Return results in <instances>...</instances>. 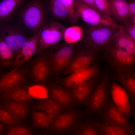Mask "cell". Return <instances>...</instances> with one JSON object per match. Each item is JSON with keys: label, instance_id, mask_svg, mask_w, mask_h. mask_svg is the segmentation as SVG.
Here are the masks:
<instances>
[{"label": "cell", "instance_id": "obj_1", "mask_svg": "<svg viewBox=\"0 0 135 135\" xmlns=\"http://www.w3.org/2000/svg\"><path fill=\"white\" fill-rule=\"evenodd\" d=\"M119 30L106 26L86 24L83 40L95 50L104 49L110 45Z\"/></svg>", "mask_w": 135, "mask_h": 135}, {"label": "cell", "instance_id": "obj_2", "mask_svg": "<svg viewBox=\"0 0 135 135\" xmlns=\"http://www.w3.org/2000/svg\"><path fill=\"white\" fill-rule=\"evenodd\" d=\"M45 11L40 0H31L23 6L20 17L24 26L34 34L39 32L45 23Z\"/></svg>", "mask_w": 135, "mask_h": 135}, {"label": "cell", "instance_id": "obj_3", "mask_svg": "<svg viewBox=\"0 0 135 135\" xmlns=\"http://www.w3.org/2000/svg\"><path fill=\"white\" fill-rule=\"evenodd\" d=\"M98 117L102 123L120 127L135 135V124L130 122L110 97L106 100Z\"/></svg>", "mask_w": 135, "mask_h": 135}, {"label": "cell", "instance_id": "obj_4", "mask_svg": "<svg viewBox=\"0 0 135 135\" xmlns=\"http://www.w3.org/2000/svg\"><path fill=\"white\" fill-rule=\"evenodd\" d=\"M110 90L107 71L104 74L100 82L92 94L85 106L84 114L98 117L108 98Z\"/></svg>", "mask_w": 135, "mask_h": 135}, {"label": "cell", "instance_id": "obj_5", "mask_svg": "<svg viewBox=\"0 0 135 135\" xmlns=\"http://www.w3.org/2000/svg\"><path fill=\"white\" fill-rule=\"evenodd\" d=\"M84 112L72 109L57 116L46 130L49 133L60 134L72 132L82 121Z\"/></svg>", "mask_w": 135, "mask_h": 135}, {"label": "cell", "instance_id": "obj_6", "mask_svg": "<svg viewBox=\"0 0 135 135\" xmlns=\"http://www.w3.org/2000/svg\"><path fill=\"white\" fill-rule=\"evenodd\" d=\"M74 1L76 14L86 24L90 26H104L112 27L119 30L125 29V26L116 23L110 17H107L88 8L80 0Z\"/></svg>", "mask_w": 135, "mask_h": 135}, {"label": "cell", "instance_id": "obj_7", "mask_svg": "<svg viewBox=\"0 0 135 135\" xmlns=\"http://www.w3.org/2000/svg\"><path fill=\"white\" fill-rule=\"evenodd\" d=\"M86 44V46L79 47L74 51L69 63L62 72L63 75L68 76L93 64L96 57V50Z\"/></svg>", "mask_w": 135, "mask_h": 135}, {"label": "cell", "instance_id": "obj_8", "mask_svg": "<svg viewBox=\"0 0 135 135\" xmlns=\"http://www.w3.org/2000/svg\"><path fill=\"white\" fill-rule=\"evenodd\" d=\"M66 28L65 25L56 21L44 24L41 30L36 52L40 53L57 45L63 38Z\"/></svg>", "mask_w": 135, "mask_h": 135}, {"label": "cell", "instance_id": "obj_9", "mask_svg": "<svg viewBox=\"0 0 135 135\" xmlns=\"http://www.w3.org/2000/svg\"><path fill=\"white\" fill-rule=\"evenodd\" d=\"M75 44L64 42L58 46L54 52L50 51L49 76L54 77L62 72L72 58Z\"/></svg>", "mask_w": 135, "mask_h": 135}, {"label": "cell", "instance_id": "obj_10", "mask_svg": "<svg viewBox=\"0 0 135 135\" xmlns=\"http://www.w3.org/2000/svg\"><path fill=\"white\" fill-rule=\"evenodd\" d=\"M47 50L38 54L32 60L30 68L32 78L39 84L44 83L49 75L51 52Z\"/></svg>", "mask_w": 135, "mask_h": 135}, {"label": "cell", "instance_id": "obj_11", "mask_svg": "<svg viewBox=\"0 0 135 135\" xmlns=\"http://www.w3.org/2000/svg\"><path fill=\"white\" fill-rule=\"evenodd\" d=\"M114 80L119 83L126 92L130 101L131 112L135 120V75L132 70H115L113 75Z\"/></svg>", "mask_w": 135, "mask_h": 135}, {"label": "cell", "instance_id": "obj_12", "mask_svg": "<svg viewBox=\"0 0 135 135\" xmlns=\"http://www.w3.org/2000/svg\"><path fill=\"white\" fill-rule=\"evenodd\" d=\"M98 73L88 80L77 85L70 90L74 106H85L94 90L98 83Z\"/></svg>", "mask_w": 135, "mask_h": 135}, {"label": "cell", "instance_id": "obj_13", "mask_svg": "<svg viewBox=\"0 0 135 135\" xmlns=\"http://www.w3.org/2000/svg\"><path fill=\"white\" fill-rule=\"evenodd\" d=\"M41 30L32 36L27 39L16 54L13 66L20 67L30 59L37 51Z\"/></svg>", "mask_w": 135, "mask_h": 135}, {"label": "cell", "instance_id": "obj_14", "mask_svg": "<svg viewBox=\"0 0 135 135\" xmlns=\"http://www.w3.org/2000/svg\"><path fill=\"white\" fill-rule=\"evenodd\" d=\"M0 36L16 54L27 39L20 30L10 25L0 26Z\"/></svg>", "mask_w": 135, "mask_h": 135}, {"label": "cell", "instance_id": "obj_15", "mask_svg": "<svg viewBox=\"0 0 135 135\" xmlns=\"http://www.w3.org/2000/svg\"><path fill=\"white\" fill-rule=\"evenodd\" d=\"M109 61L115 70H132L135 57L114 46L110 51Z\"/></svg>", "mask_w": 135, "mask_h": 135}, {"label": "cell", "instance_id": "obj_16", "mask_svg": "<svg viewBox=\"0 0 135 135\" xmlns=\"http://www.w3.org/2000/svg\"><path fill=\"white\" fill-rule=\"evenodd\" d=\"M98 66L93 64L90 67L66 76L63 80L64 88L70 90L74 86L88 80L98 73Z\"/></svg>", "mask_w": 135, "mask_h": 135}, {"label": "cell", "instance_id": "obj_17", "mask_svg": "<svg viewBox=\"0 0 135 135\" xmlns=\"http://www.w3.org/2000/svg\"><path fill=\"white\" fill-rule=\"evenodd\" d=\"M26 72L20 67H16L3 75L0 78V92L15 87L23 85Z\"/></svg>", "mask_w": 135, "mask_h": 135}, {"label": "cell", "instance_id": "obj_18", "mask_svg": "<svg viewBox=\"0 0 135 135\" xmlns=\"http://www.w3.org/2000/svg\"><path fill=\"white\" fill-rule=\"evenodd\" d=\"M112 16L126 25L132 24L129 12L128 2L124 0H110Z\"/></svg>", "mask_w": 135, "mask_h": 135}, {"label": "cell", "instance_id": "obj_19", "mask_svg": "<svg viewBox=\"0 0 135 135\" xmlns=\"http://www.w3.org/2000/svg\"><path fill=\"white\" fill-rule=\"evenodd\" d=\"M1 103L2 108L9 112L20 122L26 118L28 110L26 103L7 99H3Z\"/></svg>", "mask_w": 135, "mask_h": 135}, {"label": "cell", "instance_id": "obj_20", "mask_svg": "<svg viewBox=\"0 0 135 135\" xmlns=\"http://www.w3.org/2000/svg\"><path fill=\"white\" fill-rule=\"evenodd\" d=\"M82 120L73 132L74 135H103L98 119L90 116Z\"/></svg>", "mask_w": 135, "mask_h": 135}, {"label": "cell", "instance_id": "obj_21", "mask_svg": "<svg viewBox=\"0 0 135 135\" xmlns=\"http://www.w3.org/2000/svg\"><path fill=\"white\" fill-rule=\"evenodd\" d=\"M0 98L26 103L30 101L32 98L28 88L23 85L14 87L0 92Z\"/></svg>", "mask_w": 135, "mask_h": 135}, {"label": "cell", "instance_id": "obj_22", "mask_svg": "<svg viewBox=\"0 0 135 135\" xmlns=\"http://www.w3.org/2000/svg\"><path fill=\"white\" fill-rule=\"evenodd\" d=\"M113 42L114 46L135 57V42L130 38L125 28L118 31Z\"/></svg>", "mask_w": 135, "mask_h": 135}, {"label": "cell", "instance_id": "obj_23", "mask_svg": "<svg viewBox=\"0 0 135 135\" xmlns=\"http://www.w3.org/2000/svg\"><path fill=\"white\" fill-rule=\"evenodd\" d=\"M50 96L52 100L66 110L72 109L74 106L70 94L64 88L54 87L49 90Z\"/></svg>", "mask_w": 135, "mask_h": 135}, {"label": "cell", "instance_id": "obj_24", "mask_svg": "<svg viewBox=\"0 0 135 135\" xmlns=\"http://www.w3.org/2000/svg\"><path fill=\"white\" fill-rule=\"evenodd\" d=\"M34 110L44 112L55 117L66 110L52 99H42L37 102L34 107Z\"/></svg>", "mask_w": 135, "mask_h": 135}, {"label": "cell", "instance_id": "obj_25", "mask_svg": "<svg viewBox=\"0 0 135 135\" xmlns=\"http://www.w3.org/2000/svg\"><path fill=\"white\" fill-rule=\"evenodd\" d=\"M22 0H3L0 1V22L8 20L24 3Z\"/></svg>", "mask_w": 135, "mask_h": 135}, {"label": "cell", "instance_id": "obj_26", "mask_svg": "<svg viewBox=\"0 0 135 135\" xmlns=\"http://www.w3.org/2000/svg\"><path fill=\"white\" fill-rule=\"evenodd\" d=\"M32 124L37 128H47L50 125L56 117L46 113L34 110L31 114Z\"/></svg>", "mask_w": 135, "mask_h": 135}, {"label": "cell", "instance_id": "obj_27", "mask_svg": "<svg viewBox=\"0 0 135 135\" xmlns=\"http://www.w3.org/2000/svg\"><path fill=\"white\" fill-rule=\"evenodd\" d=\"M83 34L82 28L80 26L73 25L65 28L63 39L65 43L69 44H76L82 38Z\"/></svg>", "mask_w": 135, "mask_h": 135}, {"label": "cell", "instance_id": "obj_28", "mask_svg": "<svg viewBox=\"0 0 135 135\" xmlns=\"http://www.w3.org/2000/svg\"><path fill=\"white\" fill-rule=\"evenodd\" d=\"M49 8L54 18L58 20L68 21L65 7L61 0H51L49 2Z\"/></svg>", "mask_w": 135, "mask_h": 135}, {"label": "cell", "instance_id": "obj_29", "mask_svg": "<svg viewBox=\"0 0 135 135\" xmlns=\"http://www.w3.org/2000/svg\"><path fill=\"white\" fill-rule=\"evenodd\" d=\"M14 54V52L0 36V62L1 64L7 66L13 63Z\"/></svg>", "mask_w": 135, "mask_h": 135}, {"label": "cell", "instance_id": "obj_30", "mask_svg": "<svg viewBox=\"0 0 135 135\" xmlns=\"http://www.w3.org/2000/svg\"><path fill=\"white\" fill-rule=\"evenodd\" d=\"M99 124L103 135H132L123 129L118 126L104 124L99 120Z\"/></svg>", "mask_w": 135, "mask_h": 135}, {"label": "cell", "instance_id": "obj_31", "mask_svg": "<svg viewBox=\"0 0 135 135\" xmlns=\"http://www.w3.org/2000/svg\"><path fill=\"white\" fill-rule=\"evenodd\" d=\"M67 12L68 21L72 25L76 24L81 19L76 15L73 0H61Z\"/></svg>", "mask_w": 135, "mask_h": 135}, {"label": "cell", "instance_id": "obj_32", "mask_svg": "<svg viewBox=\"0 0 135 135\" xmlns=\"http://www.w3.org/2000/svg\"><path fill=\"white\" fill-rule=\"evenodd\" d=\"M6 135H35L29 127L20 124L9 127Z\"/></svg>", "mask_w": 135, "mask_h": 135}, {"label": "cell", "instance_id": "obj_33", "mask_svg": "<svg viewBox=\"0 0 135 135\" xmlns=\"http://www.w3.org/2000/svg\"><path fill=\"white\" fill-rule=\"evenodd\" d=\"M0 121L8 127L19 124L20 123L8 111L0 107Z\"/></svg>", "mask_w": 135, "mask_h": 135}, {"label": "cell", "instance_id": "obj_34", "mask_svg": "<svg viewBox=\"0 0 135 135\" xmlns=\"http://www.w3.org/2000/svg\"><path fill=\"white\" fill-rule=\"evenodd\" d=\"M100 13L107 17L112 16L110 0H94Z\"/></svg>", "mask_w": 135, "mask_h": 135}, {"label": "cell", "instance_id": "obj_35", "mask_svg": "<svg viewBox=\"0 0 135 135\" xmlns=\"http://www.w3.org/2000/svg\"><path fill=\"white\" fill-rule=\"evenodd\" d=\"M29 94L32 98H45L46 90L43 87L40 85L32 86L28 88Z\"/></svg>", "mask_w": 135, "mask_h": 135}, {"label": "cell", "instance_id": "obj_36", "mask_svg": "<svg viewBox=\"0 0 135 135\" xmlns=\"http://www.w3.org/2000/svg\"><path fill=\"white\" fill-rule=\"evenodd\" d=\"M125 27L128 36L134 42H135V24H126Z\"/></svg>", "mask_w": 135, "mask_h": 135}, {"label": "cell", "instance_id": "obj_37", "mask_svg": "<svg viewBox=\"0 0 135 135\" xmlns=\"http://www.w3.org/2000/svg\"><path fill=\"white\" fill-rule=\"evenodd\" d=\"M81 2L90 9L99 13L94 0H80Z\"/></svg>", "mask_w": 135, "mask_h": 135}, {"label": "cell", "instance_id": "obj_38", "mask_svg": "<svg viewBox=\"0 0 135 135\" xmlns=\"http://www.w3.org/2000/svg\"><path fill=\"white\" fill-rule=\"evenodd\" d=\"M128 10L131 18L135 16V0L128 3Z\"/></svg>", "mask_w": 135, "mask_h": 135}, {"label": "cell", "instance_id": "obj_39", "mask_svg": "<svg viewBox=\"0 0 135 135\" xmlns=\"http://www.w3.org/2000/svg\"><path fill=\"white\" fill-rule=\"evenodd\" d=\"M4 125L0 121V134H2L4 131Z\"/></svg>", "mask_w": 135, "mask_h": 135}, {"label": "cell", "instance_id": "obj_40", "mask_svg": "<svg viewBox=\"0 0 135 135\" xmlns=\"http://www.w3.org/2000/svg\"><path fill=\"white\" fill-rule=\"evenodd\" d=\"M40 135H49L46 134H41Z\"/></svg>", "mask_w": 135, "mask_h": 135}, {"label": "cell", "instance_id": "obj_41", "mask_svg": "<svg viewBox=\"0 0 135 135\" xmlns=\"http://www.w3.org/2000/svg\"><path fill=\"white\" fill-rule=\"evenodd\" d=\"M2 64L1 63V62H0V66L1 65V64Z\"/></svg>", "mask_w": 135, "mask_h": 135}, {"label": "cell", "instance_id": "obj_42", "mask_svg": "<svg viewBox=\"0 0 135 135\" xmlns=\"http://www.w3.org/2000/svg\"><path fill=\"white\" fill-rule=\"evenodd\" d=\"M74 135V134H73V135Z\"/></svg>", "mask_w": 135, "mask_h": 135}]
</instances>
